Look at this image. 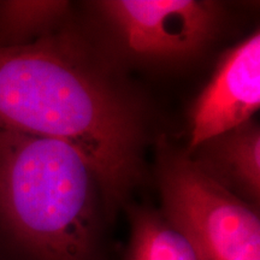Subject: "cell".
I'll return each mask as SVG.
<instances>
[{"mask_svg":"<svg viewBox=\"0 0 260 260\" xmlns=\"http://www.w3.org/2000/svg\"><path fill=\"white\" fill-rule=\"evenodd\" d=\"M0 129L76 149L95 172L110 220L144 177L148 111L112 63L70 25L0 47Z\"/></svg>","mask_w":260,"mask_h":260,"instance_id":"1","label":"cell"},{"mask_svg":"<svg viewBox=\"0 0 260 260\" xmlns=\"http://www.w3.org/2000/svg\"><path fill=\"white\" fill-rule=\"evenodd\" d=\"M214 182L259 210L260 129L253 119L187 152Z\"/></svg>","mask_w":260,"mask_h":260,"instance_id":"6","label":"cell"},{"mask_svg":"<svg viewBox=\"0 0 260 260\" xmlns=\"http://www.w3.org/2000/svg\"><path fill=\"white\" fill-rule=\"evenodd\" d=\"M260 107L259 30L223 54L190 111L187 152L253 119Z\"/></svg>","mask_w":260,"mask_h":260,"instance_id":"5","label":"cell"},{"mask_svg":"<svg viewBox=\"0 0 260 260\" xmlns=\"http://www.w3.org/2000/svg\"><path fill=\"white\" fill-rule=\"evenodd\" d=\"M71 3L63 0L0 2V47L31 44L68 24Z\"/></svg>","mask_w":260,"mask_h":260,"instance_id":"7","label":"cell"},{"mask_svg":"<svg viewBox=\"0 0 260 260\" xmlns=\"http://www.w3.org/2000/svg\"><path fill=\"white\" fill-rule=\"evenodd\" d=\"M161 210L197 260H260L259 210L207 176L187 151L160 139L155 153Z\"/></svg>","mask_w":260,"mask_h":260,"instance_id":"3","label":"cell"},{"mask_svg":"<svg viewBox=\"0 0 260 260\" xmlns=\"http://www.w3.org/2000/svg\"><path fill=\"white\" fill-rule=\"evenodd\" d=\"M95 6L126 56L148 64L193 59L216 38L223 17L210 0H104Z\"/></svg>","mask_w":260,"mask_h":260,"instance_id":"4","label":"cell"},{"mask_svg":"<svg viewBox=\"0 0 260 260\" xmlns=\"http://www.w3.org/2000/svg\"><path fill=\"white\" fill-rule=\"evenodd\" d=\"M130 235L124 260H197L186 240L160 211L129 207Z\"/></svg>","mask_w":260,"mask_h":260,"instance_id":"8","label":"cell"},{"mask_svg":"<svg viewBox=\"0 0 260 260\" xmlns=\"http://www.w3.org/2000/svg\"><path fill=\"white\" fill-rule=\"evenodd\" d=\"M104 195L59 140L0 129V229L27 260H110Z\"/></svg>","mask_w":260,"mask_h":260,"instance_id":"2","label":"cell"}]
</instances>
